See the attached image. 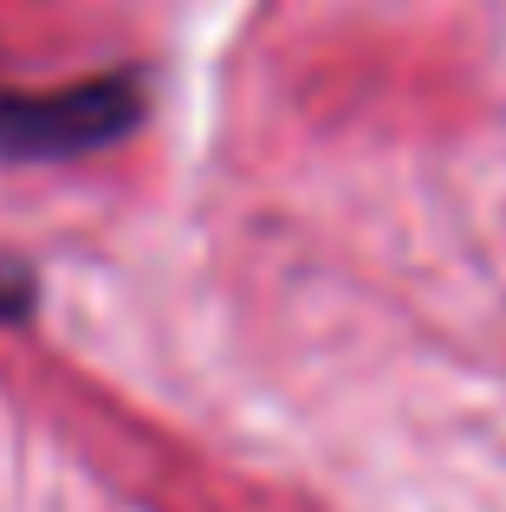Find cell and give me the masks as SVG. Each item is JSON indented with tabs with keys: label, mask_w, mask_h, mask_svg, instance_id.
<instances>
[{
	"label": "cell",
	"mask_w": 506,
	"mask_h": 512,
	"mask_svg": "<svg viewBox=\"0 0 506 512\" xmlns=\"http://www.w3.org/2000/svg\"><path fill=\"white\" fill-rule=\"evenodd\" d=\"M26 305V273H13V266H0V318H13Z\"/></svg>",
	"instance_id": "obj_2"
},
{
	"label": "cell",
	"mask_w": 506,
	"mask_h": 512,
	"mask_svg": "<svg viewBox=\"0 0 506 512\" xmlns=\"http://www.w3.org/2000/svg\"><path fill=\"white\" fill-rule=\"evenodd\" d=\"M150 111L143 72H91L72 85H0V156L7 163H65L124 143Z\"/></svg>",
	"instance_id": "obj_1"
}]
</instances>
